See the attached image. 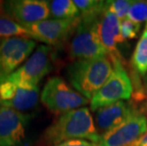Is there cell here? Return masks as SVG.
<instances>
[{"instance_id":"7c38bea8","label":"cell","mask_w":147,"mask_h":146,"mask_svg":"<svg viewBox=\"0 0 147 146\" xmlns=\"http://www.w3.org/2000/svg\"><path fill=\"white\" fill-rule=\"evenodd\" d=\"M3 10L11 19L21 25L44 21L51 17L49 1L45 0L4 1Z\"/></svg>"},{"instance_id":"5bb4252c","label":"cell","mask_w":147,"mask_h":146,"mask_svg":"<svg viewBox=\"0 0 147 146\" xmlns=\"http://www.w3.org/2000/svg\"><path fill=\"white\" fill-rule=\"evenodd\" d=\"M99 34L111 62L124 60L117 48V44L125 42L121 33V20L107 10H105L99 22Z\"/></svg>"},{"instance_id":"52a82bcc","label":"cell","mask_w":147,"mask_h":146,"mask_svg":"<svg viewBox=\"0 0 147 146\" xmlns=\"http://www.w3.org/2000/svg\"><path fill=\"white\" fill-rule=\"evenodd\" d=\"M52 68V48L40 45L22 66L5 81L19 85L38 86L44 77Z\"/></svg>"},{"instance_id":"30bf717a","label":"cell","mask_w":147,"mask_h":146,"mask_svg":"<svg viewBox=\"0 0 147 146\" xmlns=\"http://www.w3.org/2000/svg\"><path fill=\"white\" fill-rule=\"evenodd\" d=\"M38 86L13 83L4 81L0 83V106L24 113L33 109L38 104Z\"/></svg>"},{"instance_id":"5b68a950","label":"cell","mask_w":147,"mask_h":146,"mask_svg":"<svg viewBox=\"0 0 147 146\" xmlns=\"http://www.w3.org/2000/svg\"><path fill=\"white\" fill-rule=\"evenodd\" d=\"M113 72L90 100V110L95 112L106 105L132 97L133 85L123 62H113Z\"/></svg>"},{"instance_id":"d4e9b609","label":"cell","mask_w":147,"mask_h":146,"mask_svg":"<svg viewBox=\"0 0 147 146\" xmlns=\"http://www.w3.org/2000/svg\"><path fill=\"white\" fill-rule=\"evenodd\" d=\"M146 112H147V102H146Z\"/></svg>"},{"instance_id":"9a60e30c","label":"cell","mask_w":147,"mask_h":146,"mask_svg":"<svg viewBox=\"0 0 147 146\" xmlns=\"http://www.w3.org/2000/svg\"><path fill=\"white\" fill-rule=\"evenodd\" d=\"M3 2L0 1V38H10V37H27L30 38V34L23 25L9 16L3 10Z\"/></svg>"},{"instance_id":"9c48e42d","label":"cell","mask_w":147,"mask_h":146,"mask_svg":"<svg viewBox=\"0 0 147 146\" xmlns=\"http://www.w3.org/2000/svg\"><path fill=\"white\" fill-rule=\"evenodd\" d=\"M146 133V117L142 111L136 110L120 126L102 136L96 146H130Z\"/></svg>"},{"instance_id":"4fadbf2b","label":"cell","mask_w":147,"mask_h":146,"mask_svg":"<svg viewBox=\"0 0 147 146\" xmlns=\"http://www.w3.org/2000/svg\"><path fill=\"white\" fill-rule=\"evenodd\" d=\"M136 110L133 104L121 101L95 111V125L101 138L123 123Z\"/></svg>"},{"instance_id":"7402d4cb","label":"cell","mask_w":147,"mask_h":146,"mask_svg":"<svg viewBox=\"0 0 147 146\" xmlns=\"http://www.w3.org/2000/svg\"><path fill=\"white\" fill-rule=\"evenodd\" d=\"M54 146H96V143L87 141L86 139H72V141H64Z\"/></svg>"},{"instance_id":"8fae6325","label":"cell","mask_w":147,"mask_h":146,"mask_svg":"<svg viewBox=\"0 0 147 146\" xmlns=\"http://www.w3.org/2000/svg\"><path fill=\"white\" fill-rule=\"evenodd\" d=\"M30 115L0 106V146H20L26 138Z\"/></svg>"},{"instance_id":"3957f363","label":"cell","mask_w":147,"mask_h":146,"mask_svg":"<svg viewBox=\"0 0 147 146\" xmlns=\"http://www.w3.org/2000/svg\"><path fill=\"white\" fill-rule=\"evenodd\" d=\"M100 19H81L79 26L68 43L67 56L69 60L73 62L108 57L107 51L100 38Z\"/></svg>"},{"instance_id":"2e32d148","label":"cell","mask_w":147,"mask_h":146,"mask_svg":"<svg viewBox=\"0 0 147 146\" xmlns=\"http://www.w3.org/2000/svg\"><path fill=\"white\" fill-rule=\"evenodd\" d=\"M131 64L134 70L140 75L146 76L147 74V22L140 35L131 58Z\"/></svg>"},{"instance_id":"484cf974","label":"cell","mask_w":147,"mask_h":146,"mask_svg":"<svg viewBox=\"0 0 147 146\" xmlns=\"http://www.w3.org/2000/svg\"><path fill=\"white\" fill-rule=\"evenodd\" d=\"M130 146H136V145H134V144H132V145H130Z\"/></svg>"},{"instance_id":"7a4b0ae2","label":"cell","mask_w":147,"mask_h":146,"mask_svg":"<svg viewBox=\"0 0 147 146\" xmlns=\"http://www.w3.org/2000/svg\"><path fill=\"white\" fill-rule=\"evenodd\" d=\"M113 72L108 57L73 61L67 67V75L71 86L90 101L105 85Z\"/></svg>"},{"instance_id":"ffe728a7","label":"cell","mask_w":147,"mask_h":146,"mask_svg":"<svg viewBox=\"0 0 147 146\" xmlns=\"http://www.w3.org/2000/svg\"><path fill=\"white\" fill-rule=\"evenodd\" d=\"M126 18L140 25L147 22V1H133Z\"/></svg>"},{"instance_id":"8992f818","label":"cell","mask_w":147,"mask_h":146,"mask_svg":"<svg viewBox=\"0 0 147 146\" xmlns=\"http://www.w3.org/2000/svg\"><path fill=\"white\" fill-rule=\"evenodd\" d=\"M81 19V16L74 19H47L23 26L29 30L32 39L49 46H59L73 35Z\"/></svg>"},{"instance_id":"4316f807","label":"cell","mask_w":147,"mask_h":146,"mask_svg":"<svg viewBox=\"0 0 147 146\" xmlns=\"http://www.w3.org/2000/svg\"><path fill=\"white\" fill-rule=\"evenodd\" d=\"M146 76H147V74H146Z\"/></svg>"},{"instance_id":"277c9868","label":"cell","mask_w":147,"mask_h":146,"mask_svg":"<svg viewBox=\"0 0 147 146\" xmlns=\"http://www.w3.org/2000/svg\"><path fill=\"white\" fill-rule=\"evenodd\" d=\"M42 104L55 115H62L78 108L86 107L90 101L77 92L61 77L48 80L40 96Z\"/></svg>"},{"instance_id":"d6986e66","label":"cell","mask_w":147,"mask_h":146,"mask_svg":"<svg viewBox=\"0 0 147 146\" xmlns=\"http://www.w3.org/2000/svg\"><path fill=\"white\" fill-rule=\"evenodd\" d=\"M132 4L133 1L131 0H110L105 1V10L112 12L121 21L126 18Z\"/></svg>"},{"instance_id":"6da1fadb","label":"cell","mask_w":147,"mask_h":146,"mask_svg":"<svg viewBox=\"0 0 147 146\" xmlns=\"http://www.w3.org/2000/svg\"><path fill=\"white\" fill-rule=\"evenodd\" d=\"M72 139H88L96 144L101 139L86 106L60 115L44 133V141L48 145L54 146Z\"/></svg>"},{"instance_id":"ba28073f","label":"cell","mask_w":147,"mask_h":146,"mask_svg":"<svg viewBox=\"0 0 147 146\" xmlns=\"http://www.w3.org/2000/svg\"><path fill=\"white\" fill-rule=\"evenodd\" d=\"M35 46V40L27 37H10L0 41V83L30 58Z\"/></svg>"},{"instance_id":"603a6c76","label":"cell","mask_w":147,"mask_h":146,"mask_svg":"<svg viewBox=\"0 0 147 146\" xmlns=\"http://www.w3.org/2000/svg\"><path fill=\"white\" fill-rule=\"evenodd\" d=\"M136 146H147V133L143 135L142 138H140L138 141L134 143Z\"/></svg>"},{"instance_id":"ac0fdd59","label":"cell","mask_w":147,"mask_h":146,"mask_svg":"<svg viewBox=\"0 0 147 146\" xmlns=\"http://www.w3.org/2000/svg\"><path fill=\"white\" fill-rule=\"evenodd\" d=\"M83 19H100L105 10V1L98 0H75Z\"/></svg>"},{"instance_id":"e0dca14e","label":"cell","mask_w":147,"mask_h":146,"mask_svg":"<svg viewBox=\"0 0 147 146\" xmlns=\"http://www.w3.org/2000/svg\"><path fill=\"white\" fill-rule=\"evenodd\" d=\"M49 6L53 19H74L81 16L77 6L71 0H52L49 1Z\"/></svg>"},{"instance_id":"44dd1931","label":"cell","mask_w":147,"mask_h":146,"mask_svg":"<svg viewBox=\"0 0 147 146\" xmlns=\"http://www.w3.org/2000/svg\"><path fill=\"white\" fill-rule=\"evenodd\" d=\"M140 30V25L137 24L129 19H125L121 21V33L124 41L126 40H132L137 38L138 34Z\"/></svg>"},{"instance_id":"cb8c5ba5","label":"cell","mask_w":147,"mask_h":146,"mask_svg":"<svg viewBox=\"0 0 147 146\" xmlns=\"http://www.w3.org/2000/svg\"><path fill=\"white\" fill-rule=\"evenodd\" d=\"M144 83H145V85H146V88H147V76H145V79H144Z\"/></svg>"}]
</instances>
